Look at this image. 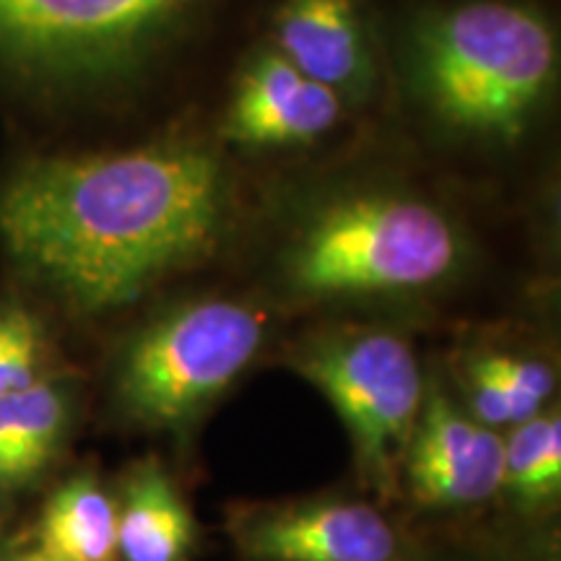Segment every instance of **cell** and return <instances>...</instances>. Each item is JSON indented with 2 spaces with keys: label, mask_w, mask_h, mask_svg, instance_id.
Returning a JSON list of instances; mask_svg holds the SVG:
<instances>
[{
  "label": "cell",
  "mask_w": 561,
  "mask_h": 561,
  "mask_svg": "<svg viewBox=\"0 0 561 561\" xmlns=\"http://www.w3.org/2000/svg\"><path fill=\"white\" fill-rule=\"evenodd\" d=\"M559 34L528 0H439L405 21L401 87L439 138L479 151L520 146L559 87Z\"/></svg>",
  "instance_id": "obj_3"
},
{
  "label": "cell",
  "mask_w": 561,
  "mask_h": 561,
  "mask_svg": "<svg viewBox=\"0 0 561 561\" xmlns=\"http://www.w3.org/2000/svg\"><path fill=\"white\" fill-rule=\"evenodd\" d=\"M87 403V380L73 364L0 398V520L11 523L68 466Z\"/></svg>",
  "instance_id": "obj_10"
},
{
  "label": "cell",
  "mask_w": 561,
  "mask_h": 561,
  "mask_svg": "<svg viewBox=\"0 0 561 561\" xmlns=\"http://www.w3.org/2000/svg\"><path fill=\"white\" fill-rule=\"evenodd\" d=\"M284 362L339 413L362 486L380 500L401 496L405 447L430 385L409 335L385 322H328L291 341Z\"/></svg>",
  "instance_id": "obj_6"
},
{
  "label": "cell",
  "mask_w": 561,
  "mask_h": 561,
  "mask_svg": "<svg viewBox=\"0 0 561 561\" xmlns=\"http://www.w3.org/2000/svg\"><path fill=\"white\" fill-rule=\"evenodd\" d=\"M265 307L201 294L159 307L112 348L102 398L112 424L144 434H191L268 346Z\"/></svg>",
  "instance_id": "obj_4"
},
{
  "label": "cell",
  "mask_w": 561,
  "mask_h": 561,
  "mask_svg": "<svg viewBox=\"0 0 561 561\" xmlns=\"http://www.w3.org/2000/svg\"><path fill=\"white\" fill-rule=\"evenodd\" d=\"M471 263V231L445 201L403 180L354 178L294 201L271 280L297 307H392L439 297Z\"/></svg>",
  "instance_id": "obj_2"
},
{
  "label": "cell",
  "mask_w": 561,
  "mask_h": 561,
  "mask_svg": "<svg viewBox=\"0 0 561 561\" xmlns=\"http://www.w3.org/2000/svg\"><path fill=\"white\" fill-rule=\"evenodd\" d=\"M0 561H42L30 543H26L21 528L13 523L0 520Z\"/></svg>",
  "instance_id": "obj_17"
},
{
  "label": "cell",
  "mask_w": 561,
  "mask_h": 561,
  "mask_svg": "<svg viewBox=\"0 0 561 561\" xmlns=\"http://www.w3.org/2000/svg\"><path fill=\"white\" fill-rule=\"evenodd\" d=\"M445 382L471 416L504 434L557 403L559 369L523 335L479 333L453 351Z\"/></svg>",
  "instance_id": "obj_12"
},
{
  "label": "cell",
  "mask_w": 561,
  "mask_h": 561,
  "mask_svg": "<svg viewBox=\"0 0 561 561\" xmlns=\"http://www.w3.org/2000/svg\"><path fill=\"white\" fill-rule=\"evenodd\" d=\"M234 210L219 149L180 133L26 161L0 185V248L55 310L102 320L214 257Z\"/></svg>",
  "instance_id": "obj_1"
},
{
  "label": "cell",
  "mask_w": 561,
  "mask_h": 561,
  "mask_svg": "<svg viewBox=\"0 0 561 561\" xmlns=\"http://www.w3.org/2000/svg\"><path fill=\"white\" fill-rule=\"evenodd\" d=\"M416 561H471V559H434V557H424V553H416Z\"/></svg>",
  "instance_id": "obj_18"
},
{
  "label": "cell",
  "mask_w": 561,
  "mask_h": 561,
  "mask_svg": "<svg viewBox=\"0 0 561 561\" xmlns=\"http://www.w3.org/2000/svg\"><path fill=\"white\" fill-rule=\"evenodd\" d=\"M68 364L45 312L24 291L0 294V398Z\"/></svg>",
  "instance_id": "obj_16"
},
{
  "label": "cell",
  "mask_w": 561,
  "mask_h": 561,
  "mask_svg": "<svg viewBox=\"0 0 561 561\" xmlns=\"http://www.w3.org/2000/svg\"><path fill=\"white\" fill-rule=\"evenodd\" d=\"M268 42L348 107L367 104L380 87V55L362 0H278Z\"/></svg>",
  "instance_id": "obj_11"
},
{
  "label": "cell",
  "mask_w": 561,
  "mask_h": 561,
  "mask_svg": "<svg viewBox=\"0 0 561 561\" xmlns=\"http://www.w3.org/2000/svg\"><path fill=\"white\" fill-rule=\"evenodd\" d=\"M504 434L462 409L442 377H430L405 447L401 494L421 510L466 512L500 496Z\"/></svg>",
  "instance_id": "obj_8"
},
{
  "label": "cell",
  "mask_w": 561,
  "mask_h": 561,
  "mask_svg": "<svg viewBox=\"0 0 561 561\" xmlns=\"http://www.w3.org/2000/svg\"><path fill=\"white\" fill-rule=\"evenodd\" d=\"M227 536L242 561H416L380 504L343 494L237 502Z\"/></svg>",
  "instance_id": "obj_7"
},
{
  "label": "cell",
  "mask_w": 561,
  "mask_h": 561,
  "mask_svg": "<svg viewBox=\"0 0 561 561\" xmlns=\"http://www.w3.org/2000/svg\"><path fill=\"white\" fill-rule=\"evenodd\" d=\"M561 496V413L553 403L504 432L502 486L496 500L536 520L551 515Z\"/></svg>",
  "instance_id": "obj_15"
},
{
  "label": "cell",
  "mask_w": 561,
  "mask_h": 561,
  "mask_svg": "<svg viewBox=\"0 0 561 561\" xmlns=\"http://www.w3.org/2000/svg\"><path fill=\"white\" fill-rule=\"evenodd\" d=\"M216 0H0V70L50 91L121 89L157 70Z\"/></svg>",
  "instance_id": "obj_5"
},
{
  "label": "cell",
  "mask_w": 561,
  "mask_h": 561,
  "mask_svg": "<svg viewBox=\"0 0 561 561\" xmlns=\"http://www.w3.org/2000/svg\"><path fill=\"white\" fill-rule=\"evenodd\" d=\"M26 543L42 561H117V504L94 462L66 466L37 496Z\"/></svg>",
  "instance_id": "obj_13"
},
{
  "label": "cell",
  "mask_w": 561,
  "mask_h": 561,
  "mask_svg": "<svg viewBox=\"0 0 561 561\" xmlns=\"http://www.w3.org/2000/svg\"><path fill=\"white\" fill-rule=\"evenodd\" d=\"M348 110L335 91L312 81L263 42L237 70L221 136L244 151L307 149L339 130Z\"/></svg>",
  "instance_id": "obj_9"
},
{
  "label": "cell",
  "mask_w": 561,
  "mask_h": 561,
  "mask_svg": "<svg viewBox=\"0 0 561 561\" xmlns=\"http://www.w3.org/2000/svg\"><path fill=\"white\" fill-rule=\"evenodd\" d=\"M112 489L117 504V561H193L198 523L174 473L157 455L128 462Z\"/></svg>",
  "instance_id": "obj_14"
}]
</instances>
